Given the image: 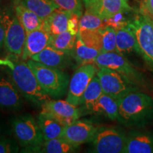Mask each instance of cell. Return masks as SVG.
<instances>
[{
    "label": "cell",
    "mask_w": 153,
    "mask_h": 153,
    "mask_svg": "<svg viewBox=\"0 0 153 153\" xmlns=\"http://www.w3.org/2000/svg\"><path fill=\"white\" fill-rule=\"evenodd\" d=\"M41 108L42 113L52 116L65 127L74 123L80 117V110L77 106L67 100H51L45 103Z\"/></svg>",
    "instance_id": "11"
},
{
    "label": "cell",
    "mask_w": 153,
    "mask_h": 153,
    "mask_svg": "<svg viewBox=\"0 0 153 153\" xmlns=\"http://www.w3.org/2000/svg\"><path fill=\"white\" fill-rule=\"evenodd\" d=\"M22 95L9 74L0 72V108L16 109L22 106Z\"/></svg>",
    "instance_id": "14"
},
{
    "label": "cell",
    "mask_w": 153,
    "mask_h": 153,
    "mask_svg": "<svg viewBox=\"0 0 153 153\" xmlns=\"http://www.w3.org/2000/svg\"><path fill=\"white\" fill-rule=\"evenodd\" d=\"M129 25L136 36L140 54L153 69V20L141 12Z\"/></svg>",
    "instance_id": "7"
},
{
    "label": "cell",
    "mask_w": 153,
    "mask_h": 153,
    "mask_svg": "<svg viewBox=\"0 0 153 153\" xmlns=\"http://www.w3.org/2000/svg\"><path fill=\"white\" fill-rule=\"evenodd\" d=\"M118 119L129 124L146 123L153 118V98L140 91L118 99Z\"/></svg>",
    "instance_id": "1"
},
{
    "label": "cell",
    "mask_w": 153,
    "mask_h": 153,
    "mask_svg": "<svg viewBox=\"0 0 153 153\" xmlns=\"http://www.w3.org/2000/svg\"><path fill=\"white\" fill-rule=\"evenodd\" d=\"M51 38V34L43 27L26 33L22 60H29L32 56L41 52L49 45Z\"/></svg>",
    "instance_id": "16"
},
{
    "label": "cell",
    "mask_w": 153,
    "mask_h": 153,
    "mask_svg": "<svg viewBox=\"0 0 153 153\" xmlns=\"http://www.w3.org/2000/svg\"><path fill=\"white\" fill-rule=\"evenodd\" d=\"M91 142L93 152L121 153L125 148L126 135L114 128H101Z\"/></svg>",
    "instance_id": "8"
},
{
    "label": "cell",
    "mask_w": 153,
    "mask_h": 153,
    "mask_svg": "<svg viewBox=\"0 0 153 153\" xmlns=\"http://www.w3.org/2000/svg\"><path fill=\"white\" fill-rule=\"evenodd\" d=\"M99 128L88 120L78 119L65 127L61 137L77 148L92 140Z\"/></svg>",
    "instance_id": "12"
},
{
    "label": "cell",
    "mask_w": 153,
    "mask_h": 153,
    "mask_svg": "<svg viewBox=\"0 0 153 153\" xmlns=\"http://www.w3.org/2000/svg\"><path fill=\"white\" fill-rule=\"evenodd\" d=\"M86 11L107 19L118 13L131 10L128 0H85Z\"/></svg>",
    "instance_id": "13"
},
{
    "label": "cell",
    "mask_w": 153,
    "mask_h": 153,
    "mask_svg": "<svg viewBox=\"0 0 153 153\" xmlns=\"http://www.w3.org/2000/svg\"><path fill=\"white\" fill-rule=\"evenodd\" d=\"M0 65L2 66H7L10 69V70H13L14 68L15 64L11 61L10 59H4V60H2V59H0Z\"/></svg>",
    "instance_id": "37"
},
{
    "label": "cell",
    "mask_w": 153,
    "mask_h": 153,
    "mask_svg": "<svg viewBox=\"0 0 153 153\" xmlns=\"http://www.w3.org/2000/svg\"><path fill=\"white\" fill-rule=\"evenodd\" d=\"M98 68L95 64H86L76 70L69 83L66 100L74 106L81 105L82 96L91 80L97 74Z\"/></svg>",
    "instance_id": "9"
},
{
    "label": "cell",
    "mask_w": 153,
    "mask_h": 153,
    "mask_svg": "<svg viewBox=\"0 0 153 153\" xmlns=\"http://www.w3.org/2000/svg\"><path fill=\"white\" fill-rule=\"evenodd\" d=\"M103 90L101 88L100 82L98 76H94L93 79L91 80L90 83L87 86L85 89L84 94L82 96L81 105H83L84 107L89 112H91L94 105L96 101L103 94Z\"/></svg>",
    "instance_id": "24"
},
{
    "label": "cell",
    "mask_w": 153,
    "mask_h": 153,
    "mask_svg": "<svg viewBox=\"0 0 153 153\" xmlns=\"http://www.w3.org/2000/svg\"><path fill=\"white\" fill-rule=\"evenodd\" d=\"M72 13L57 8L43 20V28L51 36L60 34L68 30L69 19Z\"/></svg>",
    "instance_id": "19"
},
{
    "label": "cell",
    "mask_w": 153,
    "mask_h": 153,
    "mask_svg": "<svg viewBox=\"0 0 153 153\" xmlns=\"http://www.w3.org/2000/svg\"><path fill=\"white\" fill-rule=\"evenodd\" d=\"M38 123L44 141L62 137L65 126L50 115L41 112L38 116Z\"/></svg>",
    "instance_id": "20"
},
{
    "label": "cell",
    "mask_w": 153,
    "mask_h": 153,
    "mask_svg": "<svg viewBox=\"0 0 153 153\" xmlns=\"http://www.w3.org/2000/svg\"><path fill=\"white\" fill-rule=\"evenodd\" d=\"M141 12L153 20V0H143Z\"/></svg>",
    "instance_id": "35"
},
{
    "label": "cell",
    "mask_w": 153,
    "mask_h": 153,
    "mask_svg": "<svg viewBox=\"0 0 153 153\" xmlns=\"http://www.w3.org/2000/svg\"><path fill=\"white\" fill-rule=\"evenodd\" d=\"M77 35H73L68 30L51 36L49 45L55 49L73 53Z\"/></svg>",
    "instance_id": "26"
},
{
    "label": "cell",
    "mask_w": 153,
    "mask_h": 153,
    "mask_svg": "<svg viewBox=\"0 0 153 153\" xmlns=\"http://www.w3.org/2000/svg\"><path fill=\"white\" fill-rule=\"evenodd\" d=\"M5 38V26L4 24L2 16H0V51L4 47Z\"/></svg>",
    "instance_id": "36"
},
{
    "label": "cell",
    "mask_w": 153,
    "mask_h": 153,
    "mask_svg": "<svg viewBox=\"0 0 153 153\" xmlns=\"http://www.w3.org/2000/svg\"><path fill=\"white\" fill-rule=\"evenodd\" d=\"M15 12L26 33L43 27V19L21 3L15 7Z\"/></svg>",
    "instance_id": "21"
},
{
    "label": "cell",
    "mask_w": 153,
    "mask_h": 153,
    "mask_svg": "<svg viewBox=\"0 0 153 153\" xmlns=\"http://www.w3.org/2000/svg\"><path fill=\"white\" fill-rule=\"evenodd\" d=\"M97 68H107L118 72L138 88L144 84L143 74L123 55L116 52L101 53L95 60Z\"/></svg>",
    "instance_id": "6"
},
{
    "label": "cell",
    "mask_w": 153,
    "mask_h": 153,
    "mask_svg": "<svg viewBox=\"0 0 153 153\" xmlns=\"http://www.w3.org/2000/svg\"><path fill=\"white\" fill-rule=\"evenodd\" d=\"M11 132L18 144L26 152H39L44 140L38 121L30 115L15 118L11 122Z\"/></svg>",
    "instance_id": "4"
},
{
    "label": "cell",
    "mask_w": 153,
    "mask_h": 153,
    "mask_svg": "<svg viewBox=\"0 0 153 153\" xmlns=\"http://www.w3.org/2000/svg\"><path fill=\"white\" fill-rule=\"evenodd\" d=\"M116 52L123 56L131 52H136L140 54L136 36L129 24L126 27L116 30Z\"/></svg>",
    "instance_id": "18"
},
{
    "label": "cell",
    "mask_w": 153,
    "mask_h": 153,
    "mask_svg": "<svg viewBox=\"0 0 153 153\" xmlns=\"http://www.w3.org/2000/svg\"><path fill=\"white\" fill-rule=\"evenodd\" d=\"M81 16L79 15L72 13L69 19L68 30L73 35H77L79 30V20Z\"/></svg>",
    "instance_id": "34"
},
{
    "label": "cell",
    "mask_w": 153,
    "mask_h": 153,
    "mask_svg": "<svg viewBox=\"0 0 153 153\" xmlns=\"http://www.w3.org/2000/svg\"><path fill=\"white\" fill-rule=\"evenodd\" d=\"M20 3L37 14L43 20L60 7L51 0H20Z\"/></svg>",
    "instance_id": "25"
},
{
    "label": "cell",
    "mask_w": 153,
    "mask_h": 153,
    "mask_svg": "<svg viewBox=\"0 0 153 153\" xmlns=\"http://www.w3.org/2000/svg\"><path fill=\"white\" fill-rule=\"evenodd\" d=\"M19 144L15 140L5 137L0 140V153H11L19 152Z\"/></svg>",
    "instance_id": "33"
},
{
    "label": "cell",
    "mask_w": 153,
    "mask_h": 153,
    "mask_svg": "<svg viewBox=\"0 0 153 153\" xmlns=\"http://www.w3.org/2000/svg\"><path fill=\"white\" fill-rule=\"evenodd\" d=\"M128 11H123V12L118 13V14H115L114 16L110 17V18L104 19L105 26H110V27L114 28L116 30L127 26L131 22L126 16V14Z\"/></svg>",
    "instance_id": "31"
},
{
    "label": "cell",
    "mask_w": 153,
    "mask_h": 153,
    "mask_svg": "<svg viewBox=\"0 0 153 153\" xmlns=\"http://www.w3.org/2000/svg\"><path fill=\"white\" fill-rule=\"evenodd\" d=\"M104 26V19L88 11H85V14L80 18L79 30L99 29Z\"/></svg>",
    "instance_id": "30"
},
{
    "label": "cell",
    "mask_w": 153,
    "mask_h": 153,
    "mask_svg": "<svg viewBox=\"0 0 153 153\" xmlns=\"http://www.w3.org/2000/svg\"><path fill=\"white\" fill-rule=\"evenodd\" d=\"M77 36L87 46L97 49L100 53H101L102 36H101V28L95 30H79Z\"/></svg>",
    "instance_id": "28"
},
{
    "label": "cell",
    "mask_w": 153,
    "mask_h": 153,
    "mask_svg": "<svg viewBox=\"0 0 153 153\" xmlns=\"http://www.w3.org/2000/svg\"><path fill=\"white\" fill-rule=\"evenodd\" d=\"M101 33L102 36L101 53L116 52V30L110 26H104L101 28Z\"/></svg>",
    "instance_id": "29"
},
{
    "label": "cell",
    "mask_w": 153,
    "mask_h": 153,
    "mask_svg": "<svg viewBox=\"0 0 153 153\" xmlns=\"http://www.w3.org/2000/svg\"><path fill=\"white\" fill-rule=\"evenodd\" d=\"M14 64V68L13 70L9 69V74L22 97L39 107L51 101V96L44 91L38 83L27 62L16 61Z\"/></svg>",
    "instance_id": "2"
},
{
    "label": "cell",
    "mask_w": 153,
    "mask_h": 153,
    "mask_svg": "<svg viewBox=\"0 0 153 153\" xmlns=\"http://www.w3.org/2000/svg\"><path fill=\"white\" fill-rule=\"evenodd\" d=\"M123 153H153V133L134 131L126 136Z\"/></svg>",
    "instance_id": "17"
},
{
    "label": "cell",
    "mask_w": 153,
    "mask_h": 153,
    "mask_svg": "<svg viewBox=\"0 0 153 153\" xmlns=\"http://www.w3.org/2000/svg\"><path fill=\"white\" fill-rule=\"evenodd\" d=\"M100 52L97 49L87 46L80 38L76 39L73 57L80 66L86 64H95V60Z\"/></svg>",
    "instance_id": "23"
},
{
    "label": "cell",
    "mask_w": 153,
    "mask_h": 153,
    "mask_svg": "<svg viewBox=\"0 0 153 153\" xmlns=\"http://www.w3.org/2000/svg\"><path fill=\"white\" fill-rule=\"evenodd\" d=\"M7 137V133L4 128L0 124V140Z\"/></svg>",
    "instance_id": "38"
},
{
    "label": "cell",
    "mask_w": 153,
    "mask_h": 153,
    "mask_svg": "<svg viewBox=\"0 0 153 153\" xmlns=\"http://www.w3.org/2000/svg\"><path fill=\"white\" fill-rule=\"evenodd\" d=\"M72 57H73V53L55 49L48 45L41 52L32 56L30 59L48 67L62 70L71 65Z\"/></svg>",
    "instance_id": "15"
},
{
    "label": "cell",
    "mask_w": 153,
    "mask_h": 153,
    "mask_svg": "<svg viewBox=\"0 0 153 153\" xmlns=\"http://www.w3.org/2000/svg\"><path fill=\"white\" fill-rule=\"evenodd\" d=\"M76 148V147L74 146L66 140L59 137L44 141L40 148L39 152L70 153L75 152Z\"/></svg>",
    "instance_id": "27"
},
{
    "label": "cell",
    "mask_w": 153,
    "mask_h": 153,
    "mask_svg": "<svg viewBox=\"0 0 153 153\" xmlns=\"http://www.w3.org/2000/svg\"><path fill=\"white\" fill-rule=\"evenodd\" d=\"M91 113L102 114L109 119H118V101L110 96L103 94L94 105Z\"/></svg>",
    "instance_id": "22"
},
{
    "label": "cell",
    "mask_w": 153,
    "mask_h": 153,
    "mask_svg": "<svg viewBox=\"0 0 153 153\" xmlns=\"http://www.w3.org/2000/svg\"><path fill=\"white\" fill-rule=\"evenodd\" d=\"M5 26L4 48L14 57H22L24 51L26 32L16 16H2Z\"/></svg>",
    "instance_id": "10"
},
{
    "label": "cell",
    "mask_w": 153,
    "mask_h": 153,
    "mask_svg": "<svg viewBox=\"0 0 153 153\" xmlns=\"http://www.w3.org/2000/svg\"><path fill=\"white\" fill-rule=\"evenodd\" d=\"M103 93L116 100L133 91H140V88L118 72L107 68H98L97 72Z\"/></svg>",
    "instance_id": "5"
},
{
    "label": "cell",
    "mask_w": 153,
    "mask_h": 153,
    "mask_svg": "<svg viewBox=\"0 0 153 153\" xmlns=\"http://www.w3.org/2000/svg\"><path fill=\"white\" fill-rule=\"evenodd\" d=\"M26 62L35 74L38 83L48 94L59 98L66 93L70 83V76L61 69L48 67L31 59Z\"/></svg>",
    "instance_id": "3"
},
{
    "label": "cell",
    "mask_w": 153,
    "mask_h": 153,
    "mask_svg": "<svg viewBox=\"0 0 153 153\" xmlns=\"http://www.w3.org/2000/svg\"><path fill=\"white\" fill-rule=\"evenodd\" d=\"M60 9L69 11L82 16V0H51Z\"/></svg>",
    "instance_id": "32"
}]
</instances>
